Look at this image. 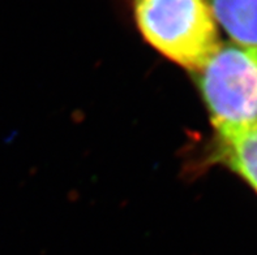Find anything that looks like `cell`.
Instances as JSON below:
<instances>
[{
	"label": "cell",
	"mask_w": 257,
	"mask_h": 255,
	"mask_svg": "<svg viewBox=\"0 0 257 255\" xmlns=\"http://www.w3.org/2000/svg\"><path fill=\"white\" fill-rule=\"evenodd\" d=\"M134 13L144 38L191 71H201L221 45L206 0H135Z\"/></svg>",
	"instance_id": "6da1fadb"
},
{
	"label": "cell",
	"mask_w": 257,
	"mask_h": 255,
	"mask_svg": "<svg viewBox=\"0 0 257 255\" xmlns=\"http://www.w3.org/2000/svg\"><path fill=\"white\" fill-rule=\"evenodd\" d=\"M200 73V89L219 138L257 125V49L223 43Z\"/></svg>",
	"instance_id": "7a4b0ae2"
},
{
	"label": "cell",
	"mask_w": 257,
	"mask_h": 255,
	"mask_svg": "<svg viewBox=\"0 0 257 255\" xmlns=\"http://www.w3.org/2000/svg\"><path fill=\"white\" fill-rule=\"evenodd\" d=\"M232 42L257 49V0H206Z\"/></svg>",
	"instance_id": "3957f363"
},
{
	"label": "cell",
	"mask_w": 257,
	"mask_h": 255,
	"mask_svg": "<svg viewBox=\"0 0 257 255\" xmlns=\"http://www.w3.org/2000/svg\"><path fill=\"white\" fill-rule=\"evenodd\" d=\"M221 154L226 164L257 191V125L221 138Z\"/></svg>",
	"instance_id": "277c9868"
}]
</instances>
